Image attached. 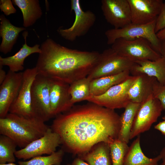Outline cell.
<instances>
[{
	"instance_id": "obj_1",
	"label": "cell",
	"mask_w": 165,
	"mask_h": 165,
	"mask_svg": "<svg viewBox=\"0 0 165 165\" xmlns=\"http://www.w3.org/2000/svg\"><path fill=\"white\" fill-rule=\"evenodd\" d=\"M120 116L114 110L90 102L57 116L51 127L70 152L84 154L101 142L118 138Z\"/></svg>"
},
{
	"instance_id": "obj_2",
	"label": "cell",
	"mask_w": 165,
	"mask_h": 165,
	"mask_svg": "<svg viewBox=\"0 0 165 165\" xmlns=\"http://www.w3.org/2000/svg\"><path fill=\"white\" fill-rule=\"evenodd\" d=\"M35 66L38 74L70 84L88 76L100 53L72 49L48 38L40 46Z\"/></svg>"
},
{
	"instance_id": "obj_3",
	"label": "cell",
	"mask_w": 165,
	"mask_h": 165,
	"mask_svg": "<svg viewBox=\"0 0 165 165\" xmlns=\"http://www.w3.org/2000/svg\"><path fill=\"white\" fill-rule=\"evenodd\" d=\"M45 123L36 117L9 113L0 118V134L11 138L22 148L45 134L50 127Z\"/></svg>"
},
{
	"instance_id": "obj_4",
	"label": "cell",
	"mask_w": 165,
	"mask_h": 165,
	"mask_svg": "<svg viewBox=\"0 0 165 165\" xmlns=\"http://www.w3.org/2000/svg\"><path fill=\"white\" fill-rule=\"evenodd\" d=\"M111 48L120 55L134 63L140 61H154L162 56L148 40L142 38H119L112 45Z\"/></svg>"
},
{
	"instance_id": "obj_5",
	"label": "cell",
	"mask_w": 165,
	"mask_h": 165,
	"mask_svg": "<svg viewBox=\"0 0 165 165\" xmlns=\"http://www.w3.org/2000/svg\"><path fill=\"white\" fill-rule=\"evenodd\" d=\"M156 20L145 24H135L132 23L120 28H112L105 32L107 43L112 45L119 38L128 39L142 38L148 40L152 46L159 53L160 40L155 32Z\"/></svg>"
},
{
	"instance_id": "obj_6",
	"label": "cell",
	"mask_w": 165,
	"mask_h": 165,
	"mask_svg": "<svg viewBox=\"0 0 165 165\" xmlns=\"http://www.w3.org/2000/svg\"><path fill=\"white\" fill-rule=\"evenodd\" d=\"M134 64L110 48L100 53L96 64L87 77L92 80L116 75L126 71H130Z\"/></svg>"
},
{
	"instance_id": "obj_7",
	"label": "cell",
	"mask_w": 165,
	"mask_h": 165,
	"mask_svg": "<svg viewBox=\"0 0 165 165\" xmlns=\"http://www.w3.org/2000/svg\"><path fill=\"white\" fill-rule=\"evenodd\" d=\"M52 79L38 74L31 87L32 109L35 117L45 122L52 118L50 99Z\"/></svg>"
},
{
	"instance_id": "obj_8",
	"label": "cell",
	"mask_w": 165,
	"mask_h": 165,
	"mask_svg": "<svg viewBox=\"0 0 165 165\" xmlns=\"http://www.w3.org/2000/svg\"><path fill=\"white\" fill-rule=\"evenodd\" d=\"M163 110L160 102L153 94L141 103L132 125L130 140L149 130L157 121Z\"/></svg>"
},
{
	"instance_id": "obj_9",
	"label": "cell",
	"mask_w": 165,
	"mask_h": 165,
	"mask_svg": "<svg viewBox=\"0 0 165 165\" xmlns=\"http://www.w3.org/2000/svg\"><path fill=\"white\" fill-rule=\"evenodd\" d=\"M71 11L75 14V20L69 28H59L57 31L60 35L70 41H75L77 38L85 35L94 24L96 20L95 14L92 11H84L81 8L79 0L71 1Z\"/></svg>"
},
{
	"instance_id": "obj_10",
	"label": "cell",
	"mask_w": 165,
	"mask_h": 165,
	"mask_svg": "<svg viewBox=\"0 0 165 165\" xmlns=\"http://www.w3.org/2000/svg\"><path fill=\"white\" fill-rule=\"evenodd\" d=\"M136 78V76L130 75L125 80L112 86L103 94L91 96L87 101L113 110L125 108L131 102L128 91Z\"/></svg>"
},
{
	"instance_id": "obj_11",
	"label": "cell",
	"mask_w": 165,
	"mask_h": 165,
	"mask_svg": "<svg viewBox=\"0 0 165 165\" xmlns=\"http://www.w3.org/2000/svg\"><path fill=\"white\" fill-rule=\"evenodd\" d=\"M61 144L59 135L49 127L42 136L16 150L15 155L17 159L25 160L43 154L50 155L56 152Z\"/></svg>"
},
{
	"instance_id": "obj_12",
	"label": "cell",
	"mask_w": 165,
	"mask_h": 165,
	"mask_svg": "<svg viewBox=\"0 0 165 165\" xmlns=\"http://www.w3.org/2000/svg\"><path fill=\"white\" fill-rule=\"evenodd\" d=\"M37 74L35 67L28 68L23 72L21 87L17 97L10 108L9 113L26 117H35L32 108L31 87Z\"/></svg>"
},
{
	"instance_id": "obj_13",
	"label": "cell",
	"mask_w": 165,
	"mask_h": 165,
	"mask_svg": "<svg viewBox=\"0 0 165 165\" xmlns=\"http://www.w3.org/2000/svg\"><path fill=\"white\" fill-rule=\"evenodd\" d=\"M101 3L105 19L114 28H122L132 23L128 0H102Z\"/></svg>"
},
{
	"instance_id": "obj_14",
	"label": "cell",
	"mask_w": 165,
	"mask_h": 165,
	"mask_svg": "<svg viewBox=\"0 0 165 165\" xmlns=\"http://www.w3.org/2000/svg\"><path fill=\"white\" fill-rule=\"evenodd\" d=\"M23 72L9 70L0 86V118L6 117L17 97L23 80Z\"/></svg>"
},
{
	"instance_id": "obj_15",
	"label": "cell",
	"mask_w": 165,
	"mask_h": 165,
	"mask_svg": "<svg viewBox=\"0 0 165 165\" xmlns=\"http://www.w3.org/2000/svg\"><path fill=\"white\" fill-rule=\"evenodd\" d=\"M132 23L145 24L156 20L163 3L162 0H128Z\"/></svg>"
},
{
	"instance_id": "obj_16",
	"label": "cell",
	"mask_w": 165,
	"mask_h": 165,
	"mask_svg": "<svg viewBox=\"0 0 165 165\" xmlns=\"http://www.w3.org/2000/svg\"><path fill=\"white\" fill-rule=\"evenodd\" d=\"M69 86L63 82L52 79L50 99L52 118L69 111L73 107L69 91Z\"/></svg>"
},
{
	"instance_id": "obj_17",
	"label": "cell",
	"mask_w": 165,
	"mask_h": 165,
	"mask_svg": "<svg viewBox=\"0 0 165 165\" xmlns=\"http://www.w3.org/2000/svg\"><path fill=\"white\" fill-rule=\"evenodd\" d=\"M135 76L136 78L129 89L128 95L130 101L141 104L153 94L154 86L157 80L145 74Z\"/></svg>"
},
{
	"instance_id": "obj_18",
	"label": "cell",
	"mask_w": 165,
	"mask_h": 165,
	"mask_svg": "<svg viewBox=\"0 0 165 165\" xmlns=\"http://www.w3.org/2000/svg\"><path fill=\"white\" fill-rule=\"evenodd\" d=\"M132 75L145 74L156 78L160 83L165 84V57L154 61L143 60L135 62L130 71Z\"/></svg>"
},
{
	"instance_id": "obj_19",
	"label": "cell",
	"mask_w": 165,
	"mask_h": 165,
	"mask_svg": "<svg viewBox=\"0 0 165 165\" xmlns=\"http://www.w3.org/2000/svg\"><path fill=\"white\" fill-rule=\"evenodd\" d=\"M28 33L24 31L23 35L24 43L20 50L14 55L6 57L0 56V66H8L9 70L13 72H18L24 69V62L25 59L31 54L41 53L40 45L36 44L33 46H30L27 43V37Z\"/></svg>"
},
{
	"instance_id": "obj_20",
	"label": "cell",
	"mask_w": 165,
	"mask_h": 165,
	"mask_svg": "<svg viewBox=\"0 0 165 165\" xmlns=\"http://www.w3.org/2000/svg\"><path fill=\"white\" fill-rule=\"evenodd\" d=\"M0 35L2 38L0 51L6 54L11 51L20 33L26 28L13 25L3 14L0 16Z\"/></svg>"
},
{
	"instance_id": "obj_21",
	"label": "cell",
	"mask_w": 165,
	"mask_h": 165,
	"mask_svg": "<svg viewBox=\"0 0 165 165\" xmlns=\"http://www.w3.org/2000/svg\"><path fill=\"white\" fill-rule=\"evenodd\" d=\"M161 160L159 155L151 158L144 154L141 148L139 135L129 146L125 157L124 165H157Z\"/></svg>"
},
{
	"instance_id": "obj_22",
	"label": "cell",
	"mask_w": 165,
	"mask_h": 165,
	"mask_svg": "<svg viewBox=\"0 0 165 165\" xmlns=\"http://www.w3.org/2000/svg\"><path fill=\"white\" fill-rule=\"evenodd\" d=\"M130 74V71H126L116 75L91 80L90 86L91 96H99L103 94L112 86L127 79Z\"/></svg>"
},
{
	"instance_id": "obj_23",
	"label": "cell",
	"mask_w": 165,
	"mask_h": 165,
	"mask_svg": "<svg viewBox=\"0 0 165 165\" xmlns=\"http://www.w3.org/2000/svg\"><path fill=\"white\" fill-rule=\"evenodd\" d=\"M12 2L20 9L23 16V25L25 28L33 25L42 15L38 0H12Z\"/></svg>"
},
{
	"instance_id": "obj_24",
	"label": "cell",
	"mask_w": 165,
	"mask_h": 165,
	"mask_svg": "<svg viewBox=\"0 0 165 165\" xmlns=\"http://www.w3.org/2000/svg\"><path fill=\"white\" fill-rule=\"evenodd\" d=\"M140 104L130 102L125 108L120 116V127L118 139L128 144L130 133L136 113Z\"/></svg>"
},
{
	"instance_id": "obj_25",
	"label": "cell",
	"mask_w": 165,
	"mask_h": 165,
	"mask_svg": "<svg viewBox=\"0 0 165 165\" xmlns=\"http://www.w3.org/2000/svg\"><path fill=\"white\" fill-rule=\"evenodd\" d=\"M80 156L90 165H112L109 146L104 142L98 144L91 151Z\"/></svg>"
},
{
	"instance_id": "obj_26",
	"label": "cell",
	"mask_w": 165,
	"mask_h": 165,
	"mask_svg": "<svg viewBox=\"0 0 165 165\" xmlns=\"http://www.w3.org/2000/svg\"><path fill=\"white\" fill-rule=\"evenodd\" d=\"M91 79L87 76L77 80L70 84L69 91L72 102L75 103L87 101L90 96Z\"/></svg>"
},
{
	"instance_id": "obj_27",
	"label": "cell",
	"mask_w": 165,
	"mask_h": 165,
	"mask_svg": "<svg viewBox=\"0 0 165 165\" xmlns=\"http://www.w3.org/2000/svg\"><path fill=\"white\" fill-rule=\"evenodd\" d=\"M17 145L10 138L3 135L0 136V164L14 162L15 153Z\"/></svg>"
},
{
	"instance_id": "obj_28",
	"label": "cell",
	"mask_w": 165,
	"mask_h": 165,
	"mask_svg": "<svg viewBox=\"0 0 165 165\" xmlns=\"http://www.w3.org/2000/svg\"><path fill=\"white\" fill-rule=\"evenodd\" d=\"M64 154V151L61 149L47 156H36L18 163L19 165H60Z\"/></svg>"
},
{
	"instance_id": "obj_29",
	"label": "cell",
	"mask_w": 165,
	"mask_h": 165,
	"mask_svg": "<svg viewBox=\"0 0 165 165\" xmlns=\"http://www.w3.org/2000/svg\"><path fill=\"white\" fill-rule=\"evenodd\" d=\"M108 145L112 165H124L125 157L129 148L127 144L117 138Z\"/></svg>"
},
{
	"instance_id": "obj_30",
	"label": "cell",
	"mask_w": 165,
	"mask_h": 165,
	"mask_svg": "<svg viewBox=\"0 0 165 165\" xmlns=\"http://www.w3.org/2000/svg\"><path fill=\"white\" fill-rule=\"evenodd\" d=\"M153 95L160 101L163 110H165V84H161L157 80L154 86Z\"/></svg>"
},
{
	"instance_id": "obj_31",
	"label": "cell",
	"mask_w": 165,
	"mask_h": 165,
	"mask_svg": "<svg viewBox=\"0 0 165 165\" xmlns=\"http://www.w3.org/2000/svg\"><path fill=\"white\" fill-rule=\"evenodd\" d=\"M165 28V2H163L156 20L155 32L157 33Z\"/></svg>"
},
{
	"instance_id": "obj_32",
	"label": "cell",
	"mask_w": 165,
	"mask_h": 165,
	"mask_svg": "<svg viewBox=\"0 0 165 165\" xmlns=\"http://www.w3.org/2000/svg\"><path fill=\"white\" fill-rule=\"evenodd\" d=\"M13 4L10 0H1L0 8L1 11L3 12L6 16L15 13L16 10Z\"/></svg>"
},
{
	"instance_id": "obj_33",
	"label": "cell",
	"mask_w": 165,
	"mask_h": 165,
	"mask_svg": "<svg viewBox=\"0 0 165 165\" xmlns=\"http://www.w3.org/2000/svg\"><path fill=\"white\" fill-rule=\"evenodd\" d=\"M154 128L160 131L162 134L165 136V121L163 120L154 126Z\"/></svg>"
},
{
	"instance_id": "obj_34",
	"label": "cell",
	"mask_w": 165,
	"mask_h": 165,
	"mask_svg": "<svg viewBox=\"0 0 165 165\" xmlns=\"http://www.w3.org/2000/svg\"><path fill=\"white\" fill-rule=\"evenodd\" d=\"M67 165H90L87 163L85 162L81 158H77L74 160L71 164Z\"/></svg>"
},
{
	"instance_id": "obj_35",
	"label": "cell",
	"mask_w": 165,
	"mask_h": 165,
	"mask_svg": "<svg viewBox=\"0 0 165 165\" xmlns=\"http://www.w3.org/2000/svg\"><path fill=\"white\" fill-rule=\"evenodd\" d=\"M160 40L159 53L162 56L165 57V39Z\"/></svg>"
},
{
	"instance_id": "obj_36",
	"label": "cell",
	"mask_w": 165,
	"mask_h": 165,
	"mask_svg": "<svg viewBox=\"0 0 165 165\" xmlns=\"http://www.w3.org/2000/svg\"><path fill=\"white\" fill-rule=\"evenodd\" d=\"M3 66H0V85H1L5 79L7 74L2 69Z\"/></svg>"
},
{
	"instance_id": "obj_37",
	"label": "cell",
	"mask_w": 165,
	"mask_h": 165,
	"mask_svg": "<svg viewBox=\"0 0 165 165\" xmlns=\"http://www.w3.org/2000/svg\"><path fill=\"white\" fill-rule=\"evenodd\" d=\"M159 155L162 161L160 165H165V144L164 147L160 152Z\"/></svg>"
},
{
	"instance_id": "obj_38",
	"label": "cell",
	"mask_w": 165,
	"mask_h": 165,
	"mask_svg": "<svg viewBox=\"0 0 165 165\" xmlns=\"http://www.w3.org/2000/svg\"><path fill=\"white\" fill-rule=\"evenodd\" d=\"M156 35L160 40L165 39V28L156 33Z\"/></svg>"
},
{
	"instance_id": "obj_39",
	"label": "cell",
	"mask_w": 165,
	"mask_h": 165,
	"mask_svg": "<svg viewBox=\"0 0 165 165\" xmlns=\"http://www.w3.org/2000/svg\"><path fill=\"white\" fill-rule=\"evenodd\" d=\"M0 165H17L13 162L8 163L4 164H0Z\"/></svg>"
},
{
	"instance_id": "obj_40",
	"label": "cell",
	"mask_w": 165,
	"mask_h": 165,
	"mask_svg": "<svg viewBox=\"0 0 165 165\" xmlns=\"http://www.w3.org/2000/svg\"><path fill=\"white\" fill-rule=\"evenodd\" d=\"M162 119L163 120L165 121V115L162 117Z\"/></svg>"
},
{
	"instance_id": "obj_41",
	"label": "cell",
	"mask_w": 165,
	"mask_h": 165,
	"mask_svg": "<svg viewBox=\"0 0 165 165\" xmlns=\"http://www.w3.org/2000/svg\"><path fill=\"white\" fill-rule=\"evenodd\" d=\"M157 165H158V164Z\"/></svg>"
}]
</instances>
